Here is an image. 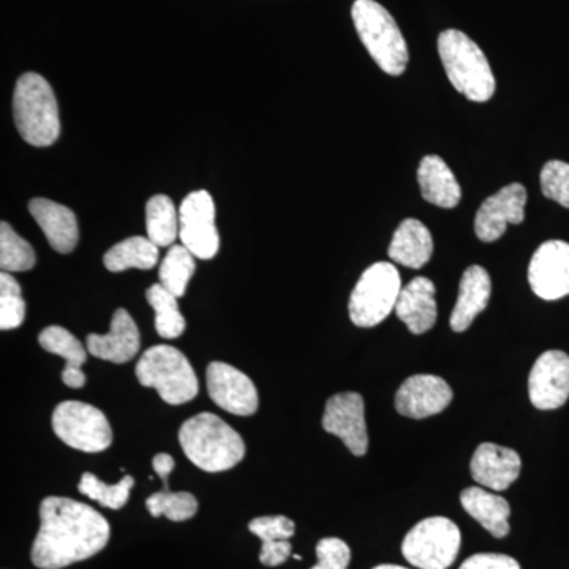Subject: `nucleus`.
<instances>
[{"instance_id": "nucleus-32", "label": "nucleus", "mask_w": 569, "mask_h": 569, "mask_svg": "<svg viewBox=\"0 0 569 569\" xmlns=\"http://www.w3.org/2000/svg\"><path fill=\"white\" fill-rule=\"evenodd\" d=\"M133 486L134 479L132 477H123L118 485L108 486L100 481L96 475L84 473L78 490H80L82 496L91 498V500L97 501V503L102 505L104 508L121 509L129 501L130 490H132Z\"/></svg>"}, {"instance_id": "nucleus-7", "label": "nucleus", "mask_w": 569, "mask_h": 569, "mask_svg": "<svg viewBox=\"0 0 569 569\" xmlns=\"http://www.w3.org/2000/svg\"><path fill=\"white\" fill-rule=\"evenodd\" d=\"M402 279L395 264L380 261L367 268L350 296L351 321L359 328H373L396 309Z\"/></svg>"}, {"instance_id": "nucleus-37", "label": "nucleus", "mask_w": 569, "mask_h": 569, "mask_svg": "<svg viewBox=\"0 0 569 569\" xmlns=\"http://www.w3.org/2000/svg\"><path fill=\"white\" fill-rule=\"evenodd\" d=\"M459 569H520L518 561L503 553H477L463 561Z\"/></svg>"}, {"instance_id": "nucleus-23", "label": "nucleus", "mask_w": 569, "mask_h": 569, "mask_svg": "<svg viewBox=\"0 0 569 569\" xmlns=\"http://www.w3.org/2000/svg\"><path fill=\"white\" fill-rule=\"evenodd\" d=\"M389 258L406 268L421 269L433 253L432 234L425 223L407 219L397 227L389 246Z\"/></svg>"}, {"instance_id": "nucleus-9", "label": "nucleus", "mask_w": 569, "mask_h": 569, "mask_svg": "<svg viewBox=\"0 0 569 569\" xmlns=\"http://www.w3.org/2000/svg\"><path fill=\"white\" fill-rule=\"evenodd\" d=\"M52 429L67 447L82 452H102L111 447L112 430L99 408L69 400L56 407Z\"/></svg>"}, {"instance_id": "nucleus-14", "label": "nucleus", "mask_w": 569, "mask_h": 569, "mask_svg": "<svg viewBox=\"0 0 569 569\" xmlns=\"http://www.w3.org/2000/svg\"><path fill=\"white\" fill-rule=\"evenodd\" d=\"M529 396L538 410H556L569 399V356L559 350L542 353L531 367Z\"/></svg>"}, {"instance_id": "nucleus-4", "label": "nucleus", "mask_w": 569, "mask_h": 569, "mask_svg": "<svg viewBox=\"0 0 569 569\" xmlns=\"http://www.w3.org/2000/svg\"><path fill=\"white\" fill-rule=\"evenodd\" d=\"M13 116L22 140L48 148L61 134L58 100L50 82L39 73H24L13 96Z\"/></svg>"}, {"instance_id": "nucleus-16", "label": "nucleus", "mask_w": 569, "mask_h": 569, "mask_svg": "<svg viewBox=\"0 0 569 569\" xmlns=\"http://www.w3.org/2000/svg\"><path fill=\"white\" fill-rule=\"evenodd\" d=\"M452 397V389L443 378L413 376L397 391L396 410L407 418H430L447 410Z\"/></svg>"}, {"instance_id": "nucleus-26", "label": "nucleus", "mask_w": 569, "mask_h": 569, "mask_svg": "<svg viewBox=\"0 0 569 569\" xmlns=\"http://www.w3.org/2000/svg\"><path fill=\"white\" fill-rule=\"evenodd\" d=\"M159 249L151 239L133 236L126 239L104 253V268L111 272H123L127 269H152L159 261Z\"/></svg>"}, {"instance_id": "nucleus-28", "label": "nucleus", "mask_w": 569, "mask_h": 569, "mask_svg": "<svg viewBox=\"0 0 569 569\" xmlns=\"http://www.w3.org/2000/svg\"><path fill=\"white\" fill-rule=\"evenodd\" d=\"M146 299L156 310V329L163 339H178L186 331V318L179 310L178 296L168 291L162 283L152 284L146 291Z\"/></svg>"}, {"instance_id": "nucleus-10", "label": "nucleus", "mask_w": 569, "mask_h": 569, "mask_svg": "<svg viewBox=\"0 0 569 569\" xmlns=\"http://www.w3.org/2000/svg\"><path fill=\"white\" fill-rule=\"evenodd\" d=\"M179 239L200 260H211L219 252L220 236L211 193L198 190L183 198L179 209Z\"/></svg>"}, {"instance_id": "nucleus-38", "label": "nucleus", "mask_w": 569, "mask_h": 569, "mask_svg": "<svg viewBox=\"0 0 569 569\" xmlns=\"http://www.w3.org/2000/svg\"><path fill=\"white\" fill-rule=\"evenodd\" d=\"M291 556V545L288 539L283 541L263 542L260 561L264 567H280Z\"/></svg>"}, {"instance_id": "nucleus-25", "label": "nucleus", "mask_w": 569, "mask_h": 569, "mask_svg": "<svg viewBox=\"0 0 569 569\" xmlns=\"http://www.w3.org/2000/svg\"><path fill=\"white\" fill-rule=\"evenodd\" d=\"M460 503L492 537L505 538L509 533L511 508L503 497L490 493L489 489L467 488L460 493Z\"/></svg>"}, {"instance_id": "nucleus-29", "label": "nucleus", "mask_w": 569, "mask_h": 569, "mask_svg": "<svg viewBox=\"0 0 569 569\" xmlns=\"http://www.w3.org/2000/svg\"><path fill=\"white\" fill-rule=\"evenodd\" d=\"M193 253L183 246H171L170 252L163 258L160 266V283L178 298H182L187 291V284L194 274Z\"/></svg>"}, {"instance_id": "nucleus-6", "label": "nucleus", "mask_w": 569, "mask_h": 569, "mask_svg": "<svg viewBox=\"0 0 569 569\" xmlns=\"http://www.w3.org/2000/svg\"><path fill=\"white\" fill-rule=\"evenodd\" d=\"M138 381L153 388L164 402L182 406L198 396V378L189 359L171 346L149 348L137 365Z\"/></svg>"}, {"instance_id": "nucleus-40", "label": "nucleus", "mask_w": 569, "mask_h": 569, "mask_svg": "<svg viewBox=\"0 0 569 569\" xmlns=\"http://www.w3.org/2000/svg\"><path fill=\"white\" fill-rule=\"evenodd\" d=\"M373 569H408L403 567H397V565H380V567Z\"/></svg>"}, {"instance_id": "nucleus-13", "label": "nucleus", "mask_w": 569, "mask_h": 569, "mask_svg": "<svg viewBox=\"0 0 569 569\" xmlns=\"http://www.w3.org/2000/svg\"><path fill=\"white\" fill-rule=\"evenodd\" d=\"M208 391L212 402L236 417H252L258 410V391L253 381L224 362L209 365Z\"/></svg>"}, {"instance_id": "nucleus-5", "label": "nucleus", "mask_w": 569, "mask_h": 569, "mask_svg": "<svg viewBox=\"0 0 569 569\" xmlns=\"http://www.w3.org/2000/svg\"><path fill=\"white\" fill-rule=\"evenodd\" d=\"M359 39L385 73L400 77L408 66L407 41L392 14L376 0H356L351 9Z\"/></svg>"}, {"instance_id": "nucleus-3", "label": "nucleus", "mask_w": 569, "mask_h": 569, "mask_svg": "<svg viewBox=\"0 0 569 569\" xmlns=\"http://www.w3.org/2000/svg\"><path fill=\"white\" fill-rule=\"evenodd\" d=\"M438 54L448 80L471 102L485 103L496 93V77L481 48L466 33L449 29L438 37Z\"/></svg>"}, {"instance_id": "nucleus-1", "label": "nucleus", "mask_w": 569, "mask_h": 569, "mask_svg": "<svg viewBox=\"0 0 569 569\" xmlns=\"http://www.w3.org/2000/svg\"><path fill=\"white\" fill-rule=\"evenodd\" d=\"M110 541V523L99 511L66 497L41 501L40 530L31 559L40 569H62L91 559Z\"/></svg>"}, {"instance_id": "nucleus-19", "label": "nucleus", "mask_w": 569, "mask_h": 569, "mask_svg": "<svg viewBox=\"0 0 569 569\" xmlns=\"http://www.w3.org/2000/svg\"><path fill=\"white\" fill-rule=\"evenodd\" d=\"M436 283L427 277H415L400 291L396 316L407 325L411 335H425L437 323Z\"/></svg>"}, {"instance_id": "nucleus-22", "label": "nucleus", "mask_w": 569, "mask_h": 569, "mask_svg": "<svg viewBox=\"0 0 569 569\" xmlns=\"http://www.w3.org/2000/svg\"><path fill=\"white\" fill-rule=\"evenodd\" d=\"M422 198L438 208L452 209L460 203L462 190L451 168L441 157L426 156L418 168Z\"/></svg>"}, {"instance_id": "nucleus-2", "label": "nucleus", "mask_w": 569, "mask_h": 569, "mask_svg": "<svg viewBox=\"0 0 569 569\" xmlns=\"http://www.w3.org/2000/svg\"><path fill=\"white\" fill-rule=\"evenodd\" d=\"M179 441L190 462L209 473H219L238 466L246 456L242 437L212 413L187 419Z\"/></svg>"}, {"instance_id": "nucleus-34", "label": "nucleus", "mask_w": 569, "mask_h": 569, "mask_svg": "<svg viewBox=\"0 0 569 569\" xmlns=\"http://www.w3.org/2000/svg\"><path fill=\"white\" fill-rule=\"evenodd\" d=\"M539 181L546 198L569 209V163L550 160L542 167Z\"/></svg>"}, {"instance_id": "nucleus-8", "label": "nucleus", "mask_w": 569, "mask_h": 569, "mask_svg": "<svg viewBox=\"0 0 569 569\" xmlns=\"http://www.w3.org/2000/svg\"><path fill=\"white\" fill-rule=\"evenodd\" d=\"M460 541L459 527L452 520L429 518L408 531L402 553L415 568L448 569L458 557Z\"/></svg>"}, {"instance_id": "nucleus-27", "label": "nucleus", "mask_w": 569, "mask_h": 569, "mask_svg": "<svg viewBox=\"0 0 569 569\" xmlns=\"http://www.w3.org/2000/svg\"><path fill=\"white\" fill-rule=\"evenodd\" d=\"M146 230L157 247L173 246L179 238V212L167 194H156L146 204Z\"/></svg>"}, {"instance_id": "nucleus-17", "label": "nucleus", "mask_w": 569, "mask_h": 569, "mask_svg": "<svg viewBox=\"0 0 569 569\" xmlns=\"http://www.w3.org/2000/svg\"><path fill=\"white\" fill-rule=\"evenodd\" d=\"M522 460L511 448L481 443L471 458V477L479 486L493 492H503L519 478Z\"/></svg>"}, {"instance_id": "nucleus-39", "label": "nucleus", "mask_w": 569, "mask_h": 569, "mask_svg": "<svg viewBox=\"0 0 569 569\" xmlns=\"http://www.w3.org/2000/svg\"><path fill=\"white\" fill-rule=\"evenodd\" d=\"M153 470H156L157 477L162 479L163 488H168V478L173 473L174 470V459L168 455H157L152 460Z\"/></svg>"}, {"instance_id": "nucleus-30", "label": "nucleus", "mask_w": 569, "mask_h": 569, "mask_svg": "<svg viewBox=\"0 0 569 569\" xmlns=\"http://www.w3.org/2000/svg\"><path fill=\"white\" fill-rule=\"evenodd\" d=\"M36 252L28 241L14 233L9 223H0V268L3 272H24L36 266Z\"/></svg>"}, {"instance_id": "nucleus-12", "label": "nucleus", "mask_w": 569, "mask_h": 569, "mask_svg": "<svg viewBox=\"0 0 569 569\" xmlns=\"http://www.w3.org/2000/svg\"><path fill=\"white\" fill-rule=\"evenodd\" d=\"M527 190L522 183H509L489 197L475 217V233L482 242H496L507 233L508 224L526 219Z\"/></svg>"}, {"instance_id": "nucleus-33", "label": "nucleus", "mask_w": 569, "mask_h": 569, "mask_svg": "<svg viewBox=\"0 0 569 569\" xmlns=\"http://www.w3.org/2000/svg\"><path fill=\"white\" fill-rule=\"evenodd\" d=\"M26 317V302L22 299L20 283L10 276V272H2L0 276V329L20 328Z\"/></svg>"}, {"instance_id": "nucleus-18", "label": "nucleus", "mask_w": 569, "mask_h": 569, "mask_svg": "<svg viewBox=\"0 0 569 569\" xmlns=\"http://www.w3.org/2000/svg\"><path fill=\"white\" fill-rule=\"evenodd\" d=\"M140 331L126 309H118L112 316L108 335H89L86 339L88 351L103 361L123 365L140 351Z\"/></svg>"}, {"instance_id": "nucleus-20", "label": "nucleus", "mask_w": 569, "mask_h": 569, "mask_svg": "<svg viewBox=\"0 0 569 569\" xmlns=\"http://www.w3.org/2000/svg\"><path fill=\"white\" fill-rule=\"evenodd\" d=\"M29 212L32 213L56 252H73L80 239V230H78L77 217L71 209L47 198H36L29 203Z\"/></svg>"}, {"instance_id": "nucleus-36", "label": "nucleus", "mask_w": 569, "mask_h": 569, "mask_svg": "<svg viewBox=\"0 0 569 569\" xmlns=\"http://www.w3.org/2000/svg\"><path fill=\"white\" fill-rule=\"evenodd\" d=\"M318 565L325 569H347L351 560V550L339 538H325L317 546Z\"/></svg>"}, {"instance_id": "nucleus-11", "label": "nucleus", "mask_w": 569, "mask_h": 569, "mask_svg": "<svg viewBox=\"0 0 569 569\" xmlns=\"http://www.w3.org/2000/svg\"><path fill=\"white\" fill-rule=\"evenodd\" d=\"M323 429L339 437L355 456H366L369 448L365 399L358 392H340L328 400L323 415Z\"/></svg>"}, {"instance_id": "nucleus-35", "label": "nucleus", "mask_w": 569, "mask_h": 569, "mask_svg": "<svg viewBox=\"0 0 569 569\" xmlns=\"http://www.w3.org/2000/svg\"><path fill=\"white\" fill-rule=\"evenodd\" d=\"M295 522L284 516H264L253 519L249 530L263 542L283 541L295 535Z\"/></svg>"}, {"instance_id": "nucleus-41", "label": "nucleus", "mask_w": 569, "mask_h": 569, "mask_svg": "<svg viewBox=\"0 0 569 569\" xmlns=\"http://www.w3.org/2000/svg\"><path fill=\"white\" fill-rule=\"evenodd\" d=\"M310 569H325V568H323V567H320V565H318V563H317V565H316V567L310 568Z\"/></svg>"}, {"instance_id": "nucleus-31", "label": "nucleus", "mask_w": 569, "mask_h": 569, "mask_svg": "<svg viewBox=\"0 0 569 569\" xmlns=\"http://www.w3.org/2000/svg\"><path fill=\"white\" fill-rule=\"evenodd\" d=\"M146 507L153 518H164L173 520V522H183V520L192 519L198 512L197 498L190 492H173L170 489L160 490L152 493L146 500Z\"/></svg>"}, {"instance_id": "nucleus-15", "label": "nucleus", "mask_w": 569, "mask_h": 569, "mask_svg": "<svg viewBox=\"0 0 569 569\" xmlns=\"http://www.w3.org/2000/svg\"><path fill=\"white\" fill-rule=\"evenodd\" d=\"M533 293L545 301H557L569 295V244L548 241L538 247L529 266Z\"/></svg>"}, {"instance_id": "nucleus-21", "label": "nucleus", "mask_w": 569, "mask_h": 569, "mask_svg": "<svg viewBox=\"0 0 569 569\" xmlns=\"http://www.w3.org/2000/svg\"><path fill=\"white\" fill-rule=\"evenodd\" d=\"M490 295L492 282L489 272L482 266H470L460 279L458 302L449 318L451 328L456 332L467 331L475 318L489 306Z\"/></svg>"}, {"instance_id": "nucleus-24", "label": "nucleus", "mask_w": 569, "mask_h": 569, "mask_svg": "<svg viewBox=\"0 0 569 569\" xmlns=\"http://www.w3.org/2000/svg\"><path fill=\"white\" fill-rule=\"evenodd\" d=\"M39 342L48 353L61 356L67 366L62 370V381L71 389H80L86 385V376L81 370L88 359V351L80 340L62 326H50L39 336Z\"/></svg>"}]
</instances>
